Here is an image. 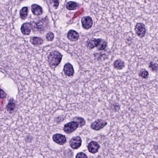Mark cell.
<instances>
[{
    "label": "cell",
    "mask_w": 158,
    "mask_h": 158,
    "mask_svg": "<svg viewBox=\"0 0 158 158\" xmlns=\"http://www.w3.org/2000/svg\"><path fill=\"white\" fill-rule=\"evenodd\" d=\"M62 55L57 51H54L50 53L48 57L49 64L51 68H55L61 61Z\"/></svg>",
    "instance_id": "1"
},
{
    "label": "cell",
    "mask_w": 158,
    "mask_h": 158,
    "mask_svg": "<svg viewBox=\"0 0 158 158\" xmlns=\"http://www.w3.org/2000/svg\"><path fill=\"white\" fill-rule=\"evenodd\" d=\"M106 42L101 39H93L91 40L88 43L87 46L89 49H93L97 47L99 50H103L106 48Z\"/></svg>",
    "instance_id": "2"
},
{
    "label": "cell",
    "mask_w": 158,
    "mask_h": 158,
    "mask_svg": "<svg viewBox=\"0 0 158 158\" xmlns=\"http://www.w3.org/2000/svg\"><path fill=\"white\" fill-rule=\"evenodd\" d=\"M78 127H79V126L78 123L73 121L65 124L63 129L65 133L70 134L74 132L78 129Z\"/></svg>",
    "instance_id": "3"
},
{
    "label": "cell",
    "mask_w": 158,
    "mask_h": 158,
    "mask_svg": "<svg viewBox=\"0 0 158 158\" xmlns=\"http://www.w3.org/2000/svg\"><path fill=\"white\" fill-rule=\"evenodd\" d=\"M107 124V123L103 120H97L91 123V127L92 129L96 131H99L105 127Z\"/></svg>",
    "instance_id": "4"
},
{
    "label": "cell",
    "mask_w": 158,
    "mask_h": 158,
    "mask_svg": "<svg viewBox=\"0 0 158 158\" xmlns=\"http://www.w3.org/2000/svg\"><path fill=\"white\" fill-rule=\"evenodd\" d=\"M81 138L79 136L73 137L70 141V145L73 149H78L82 145Z\"/></svg>",
    "instance_id": "5"
},
{
    "label": "cell",
    "mask_w": 158,
    "mask_h": 158,
    "mask_svg": "<svg viewBox=\"0 0 158 158\" xmlns=\"http://www.w3.org/2000/svg\"><path fill=\"white\" fill-rule=\"evenodd\" d=\"M52 139L55 142L60 145H63L66 142V138L64 135L56 133L52 136Z\"/></svg>",
    "instance_id": "6"
},
{
    "label": "cell",
    "mask_w": 158,
    "mask_h": 158,
    "mask_svg": "<svg viewBox=\"0 0 158 158\" xmlns=\"http://www.w3.org/2000/svg\"><path fill=\"white\" fill-rule=\"evenodd\" d=\"M136 33L138 36L140 38L144 37L146 33V29L145 25L142 23L137 24L135 28Z\"/></svg>",
    "instance_id": "7"
},
{
    "label": "cell",
    "mask_w": 158,
    "mask_h": 158,
    "mask_svg": "<svg viewBox=\"0 0 158 158\" xmlns=\"http://www.w3.org/2000/svg\"><path fill=\"white\" fill-rule=\"evenodd\" d=\"M100 148V146L98 143L92 141L88 144V149L91 153L95 154L98 152Z\"/></svg>",
    "instance_id": "8"
},
{
    "label": "cell",
    "mask_w": 158,
    "mask_h": 158,
    "mask_svg": "<svg viewBox=\"0 0 158 158\" xmlns=\"http://www.w3.org/2000/svg\"><path fill=\"white\" fill-rule=\"evenodd\" d=\"M82 24L84 29H88L92 27L93 21L89 16L84 17L81 20Z\"/></svg>",
    "instance_id": "9"
},
{
    "label": "cell",
    "mask_w": 158,
    "mask_h": 158,
    "mask_svg": "<svg viewBox=\"0 0 158 158\" xmlns=\"http://www.w3.org/2000/svg\"><path fill=\"white\" fill-rule=\"evenodd\" d=\"M64 72L65 74L68 77H72L74 74L73 66L70 63H67L64 66Z\"/></svg>",
    "instance_id": "10"
},
{
    "label": "cell",
    "mask_w": 158,
    "mask_h": 158,
    "mask_svg": "<svg viewBox=\"0 0 158 158\" xmlns=\"http://www.w3.org/2000/svg\"><path fill=\"white\" fill-rule=\"evenodd\" d=\"M67 37L72 42H76L79 38V34L76 31L71 30L68 33Z\"/></svg>",
    "instance_id": "11"
},
{
    "label": "cell",
    "mask_w": 158,
    "mask_h": 158,
    "mask_svg": "<svg viewBox=\"0 0 158 158\" xmlns=\"http://www.w3.org/2000/svg\"><path fill=\"white\" fill-rule=\"evenodd\" d=\"M31 30V25L29 23H26L23 24L21 27L22 33L24 35H29Z\"/></svg>",
    "instance_id": "12"
},
{
    "label": "cell",
    "mask_w": 158,
    "mask_h": 158,
    "mask_svg": "<svg viewBox=\"0 0 158 158\" xmlns=\"http://www.w3.org/2000/svg\"><path fill=\"white\" fill-rule=\"evenodd\" d=\"M32 12L35 16H40L42 14V7L37 4H33L32 6Z\"/></svg>",
    "instance_id": "13"
},
{
    "label": "cell",
    "mask_w": 158,
    "mask_h": 158,
    "mask_svg": "<svg viewBox=\"0 0 158 158\" xmlns=\"http://www.w3.org/2000/svg\"><path fill=\"white\" fill-rule=\"evenodd\" d=\"M16 104L14 103V101L13 100V99H11L9 101L8 104H7V107H6L7 111L10 113H12L14 111L15 108H16Z\"/></svg>",
    "instance_id": "14"
},
{
    "label": "cell",
    "mask_w": 158,
    "mask_h": 158,
    "mask_svg": "<svg viewBox=\"0 0 158 158\" xmlns=\"http://www.w3.org/2000/svg\"><path fill=\"white\" fill-rule=\"evenodd\" d=\"M125 66L124 63L121 60H117L114 63V67L117 70H122Z\"/></svg>",
    "instance_id": "15"
},
{
    "label": "cell",
    "mask_w": 158,
    "mask_h": 158,
    "mask_svg": "<svg viewBox=\"0 0 158 158\" xmlns=\"http://www.w3.org/2000/svg\"><path fill=\"white\" fill-rule=\"evenodd\" d=\"M78 7V5L74 1H69L66 4V8L70 10H77Z\"/></svg>",
    "instance_id": "16"
},
{
    "label": "cell",
    "mask_w": 158,
    "mask_h": 158,
    "mask_svg": "<svg viewBox=\"0 0 158 158\" xmlns=\"http://www.w3.org/2000/svg\"><path fill=\"white\" fill-rule=\"evenodd\" d=\"M30 42L32 44L34 45H40L42 44L43 41L42 38L38 37H33L30 40Z\"/></svg>",
    "instance_id": "17"
},
{
    "label": "cell",
    "mask_w": 158,
    "mask_h": 158,
    "mask_svg": "<svg viewBox=\"0 0 158 158\" xmlns=\"http://www.w3.org/2000/svg\"><path fill=\"white\" fill-rule=\"evenodd\" d=\"M73 120L78 123L79 127L84 126V125L85 124V121L84 120V118H82V117H75L74 119H73Z\"/></svg>",
    "instance_id": "18"
},
{
    "label": "cell",
    "mask_w": 158,
    "mask_h": 158,
    "mask_svg": "<svg viewBox=\"0 0 158 158\" xmlns=\"http://www.w3.org/2000/svg\"><path fill=\"white\" fill-rule=\"evenodd\" d=\"M20 17L23 20H25L28 14V8L27 7H24L21 9L20 12Z\"/></svg>",
    "instance_id": "19"
},
{
    "label": "cell",
    "mask_w": 158,
    "mask_h": 158,
    "mask_svg": "<svg viewBox=\"0 0 158 158\" xmlns=\"http://www.w3.org/2000/svg\"><path fill=\"white\" fill-rule=\"evenodd\" d=\"M149 67L151 69V70L153 72H156L158 70V65L156 63L151 62L149 64Z\"/></svg>",
    "instance_id": "20"
},
{
    "label": "cell",
    "mask_w": 158,
    "mask_h": 158,
    "mask_svg": "<svg viewBox=\"0 0 158 158\" xmlns=\"http://www.w3.org/2000/svg\"><path fill=\"white\" fill-rule=\"evenodd\" d=\"M139 75L140 77H142L143 78H146L148 77L149 74L148 71H146L145 70H142L140 71V73Z\"/></svg>",
    "instance_id": "21"
},
{
    "label": "cell",
    "mask_w": 158,
    "mask_h": 158,
    "mask_svg": "<svg viewBox=\"0 0 158 158\" xmlns=\"http://www.w3.org/2000/svg\"><path fill=\"white\" fill-rule=\"evenodd\" d=\"M46 39L49 42H51L54 39V34L52 32H49L46 34Z\"/></svg>",
    "instance_id": "22"
},
{
    "label": "cell",
    "mask_w": 158,
    "mask_h": 158,
    "mask_svg": "<svg viewBox=\"0 0 158 158\" xmlns=\"http://www.w3.org/2000/svg\"><path fill=\"white\" fill-rule=\"evenodd\" d=\"M76 158H87V156L84 153L80 152L76 156Z\"/></svg>",
    "instance_id": "23"
},
{
    "label": "cell",
    "mask_w": 158,
    "mask_h": 158,
    "mask_svg": "<svg viewBox=\"0 0 158 158\" xmlns=\"http://www.w3.org/2000/svg\"><path fill=\"white\" fill-rule=\"evenodd\" d=\"M5 94V92H4L3 90H1V98H4L6 97V94Z\"/></svg>",
    "instance_id": "24"
},
{
    "label": "cell",
    "mask_w": 158,
    "mask_h": 158,
    "mask_svg": "<svg viewBox=\"0 0 158 158\" xmlns=\"http://www.w3.org/2000/svg\"><path fill=\"white\" fill-rule=\"evenodd\" d=\"M54 5L55 7H58V5H59V1L58 0H54Z\"/></svg>",
    "instance_id": "25"
}]
</instances>
